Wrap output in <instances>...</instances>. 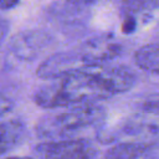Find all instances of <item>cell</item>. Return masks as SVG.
<instances>
[{
	"label": "cell",
	"instance_id": "cell-1",
	"mask_svg": "<svg viewBox=\"0 0 159 159\" xmlns=\"http://www.w3.org/2000/svg\"><path fill=\"white\" fill-rule=\"evenodd\" d=\"M135 82L134 73L124 66H99L50 80L34 93V102L45 109L96 104L127 92Z\"/></svg>",
	"mask_w": 159,
	"mask_h": 159
},
{
	"label": "cell",
	"instance_id": "cell-2",
	"mask_svg": "<svg viewBox=\"0 0 159 159\" xmlns=\"http://www.w3.org/2000/svg\"><path fill=\"white\" fill-rule=\"evenodd\" d=\"M104 119L106 111L98 104L70 107L68 111L42 117L36 125V133L45 142L86 139V133L102 129Z\"/></svg>",
	"mask_w": 159,
	"mask_h": 159
},
{
	"label": "cell",
	"instance_id": "cell-3",
	"mask_svg": "<svg viewBox=\"0 0 159 159\" xmlns=\"http://www.w3.org/2000/svg\"><path fill=\"white\" fill-rule=\"evenodd\" d=\"M142 138L159 140V99L153 96L148 98L139 109L125 117L109 130H102L99 138H107V142L118 140V138Z\"/></svg>",
	"mask_w": 159,
	"mask_h": 159
},
{
	"label": "cell",
	"instance_id": "cell-4",
	"mask_svg": "<svg viewBox=\"0 0 159 159\" xmlns=\"http://www.w3.org/2000/svg\"><path fill=\"white\" fill-rule=\"evenodd\" d=\"M88 68L107 65L123 52V45L112 34H103L84 41L78 48Z\"/></svg>",
	"mask_w": 159,
	"mask_h": 159
},
{
	"label": "cell",
	"instance_id": "cell-5",
	"mask_svg": "<svg viewBox=\"0 0 159 159\" xmlns=\"http://www.w3.org/2000/svg\"><path fill=\"white\" fill-rule=\"evenodd\" d=\"M39 159H93L96 149L87 139L42 142L35 148Z\"/></svg>",
	"mask_w": 159,
	"mask_h": 159
},
{
	"label": "cell",
	"instance_id": "cell-6",
	"mask_svg": "<svg viewBox=\"0 0 159 159\" xmlns=\"http://www.w3.org/2000/svg\"><path fill=\"white\" fill-rule=\"evenodd\" d=\"M86 68L88 67L83 61L81 53L76 48V50L52 53L37 66L36 75L42 80L50 81V80L61 78L63 76Z\"/></svg>",
	"mask_w": 159,
	"mask_h": 159
},
{
	"label": "cell",
	"instance_id": "cell-7",
	"mask_svg": "<svg viewBox=\"0 0 159 159\" xmlns=\"http://www.w3.org/2000/svg\"><path fill=\"white\" fill-rule=\"evenodd\" d=\"M51 37L41 30H26L16 34L10 43L9 50L14 57L21 61H31L37 57L48 45Z\"/></svg>",
	"mask_w": 159,
	"mask_h": 159
},
{
	"label": "cell",
	"instance_id": "cell-8",
	"mask_svg": "<svg viewBox=\"0 0 159 159\" xmlns=\"http://www.w3.org/2000/svg\"><path fill=\"white\" fill-rule=\"evenodd\" d=\"M26 134V125L19 118L0 122V157L17 147Z\"/></svg>",
	"mask_w": 159,
	"mask_h": 159
},
{
	"label": "cell",
	"instance_id": "cell-9",
	"mask_svg": "<svg viewBox=\"0 0 159 159\" xmlns=\"http://www.w3.org/2000/svg\"><path fill=\"white\" fill-rule=\"evenodd\" d=\"M154 143V142H152ZM145 140H127L112 145L107 149L104 159H139L143 158L152 145Z\"/></svg>",
	"mask_w": 159,
	"mask_h": 159
},
{
	"label": "cell",
	"instance_id": "cell-10",
	"mask_svg": "<svg viewBox=\"0 0 159 159\" xmlns=\"http://www.w3.org/2000/svg\"><path fill=\"white\" fill-rule=\"evenodd\" d=\"M134 58L139 68L159 75V42H150L139 47Z\"/></svg>",
	"mask_w": 159,
	"mask_h": 159
},
{
	"label": "cell",
	"instance_id": "cell-11",
	"mask_svg": "<svg viewBox=\"0 0 159 159\" xmlns=\"http://www.w3.org/2000/svg\"><path fill=\"white\" fill-rule=\"evenodd\" d=\"M14 107L12 101L4 93L0 92V118L4 117L5 114H7Z\"/></svg>",
	"mask_w": 159,
	"mask_h": 159
},
{
	"label": "cell",
	"instance_id": "cell-12",
	"mask_svg": "<svg viewBox=\"0 0 159 159\" xmlns=\"http://www.w3.org/2000/svg\"><path fill=\"white\" fill-rule=\"evenodd\" d=\"M10 30V22L6 17H4L2 15H0V45L4 42L7 32Z\"/></svg>",
	"mask_w": 159,
	"mask_h": 159
},
{
	"label": "cell",
	"instance_id": "cell-13",
	"mask_svg": "<svg viewBox=\"0 0 159 159\" xmlns=\"http://www.w3.org/2000/svg\"><path fill=\"white\" fill-rule=\"evenodd\" d=\"M16 5H19V1H16V0H4V1H0V9L1 10H9L11 7H15Z\"/></svg>",
	"mask_w": 159,
	"mask_h": 159
},
{
	"label": "cell",
	"instance_id": "cell-14",
	"mask_svg": "<svg viewBox=\"0 0 159 159\" xmlns=\"http://www.w3.org/2000/svg\"><path fill=\"white\" fill-rule=\"evenodd\" d=\"M6 159H21V158H17V157H10V158H6Z\"/></svg>",
	"mask_w": 159,
	"mask_h": 159
},
{
	"label": "cell",
	"instance_id": "cell-15",
	"mask_svg": "<svg viewBox=\"0 0 159 159\" xmlns=\"http://www.w3.org/2000/svg\"><path fill=\"white\" fill-rule=\"evenodd\" d=\"M158 34H159V25H158Z\"/></svg>",
	"mask_w": 159,
	"mask_h": 159
}]
</instances>
